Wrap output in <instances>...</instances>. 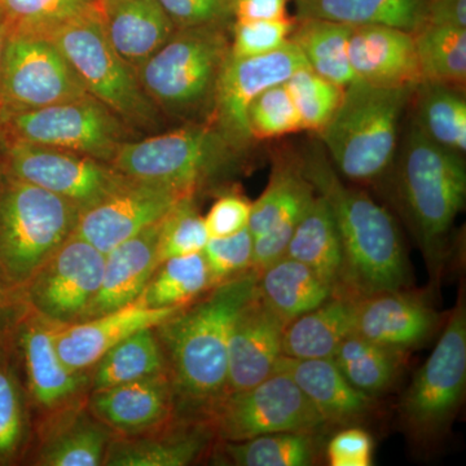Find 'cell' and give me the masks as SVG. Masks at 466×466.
<instances>
[{
	"label": "cell",
	"instance_id": "1",
	"mask_svg": "<svg viewBox=\"0 0 466 466\" xmlns=\"http://www.w3.org/2000/svg\"><path fill=\"white\" fill-rule=\"evenodd\" d=\"M254 269L217 285L155 328L179 415L198 417L226 392L233 324L257 293Z\"/></svg>",
	"mask_w": 466,
	"mask_h": 466
},
{
	"label": "cell",
	"instance_id": "2",
	"mask_svg": "<svg viewBox=\"0 0 466 466\" xmlns=\"http://www.w3.org/2000/svg\"><path fill=\"white\" fill-rule=\"evenodd\" d=\"M315 192L329 205L343 248L341 284L334 296L360 299L385 290L408 289L410 262L397 222L370 196L350 187L324 150L299 158Z\"/></svg>",
	"mask_w": 466,
	"mask_h": 466
},
{
	"label": "cell",
	"instance_id": "3",
	"mask_svg": "<svg viewBox=\"0 0 466 466\" xmlns=\"http://www.w3.org/2000/svg\"><path fill=\"white\" fill-rule=\"evenodd\" d=\"M401 214L438 281L450 256L451 232L466 200L464 156L444 148L413 122L397 171Z\"/></svg>",
	"mask_w": 466,
	"mask_h": 466
},
{
	"label": "cell",
	"instance_id": "4",
	"mask_svg": "<svg viewBox=\"0 0 466 466\" xmlns=\"http://www.w3.org/2000/svg\"><path fill=\"white\" fill-rule=\"evenodd\" d=\"M413 90L358 79L345 86L339 108L318 133L337 173L357 184L375 183L388 173Z\"/></svg>",
	"mask_w": 466,
	"mask_h": 466
},
{
	"label": "cell",
	"instance_id": "5",
	"mask_svg": "<svg viewBox=\"0 0 466 466\" xmlns=\"http://www.w3.org/2000/svg\"><path fill=\"white\" fill-rule=\"evenodd\" d=\"M81 208L0 167V275L20 291L76 231ZM21 299V297H20Z\"/></svg>",
	"mask_w": 466,
	"mask_h": 466
},
{
	"label": "cell",
	"instance_id": "6",
	"mask_svg": "<svg viewBox=\"0 0 466 466\" xmlns=\"http://www.w3.org/2000/svg\"><path fill=\"white\" fill-rule=\"evenodd\" d=\"M229 47L226 25L177 29L140 66L137 78L153 103L167 112H200L213 106Z\"/></svg>",
	"mask_w": 466,
	"mask_h": 466
},
{
	"label": "cell",
	"instance_id": "7",
	"mask_svg": "<svg viewBox=\"0 0 466 466\" xmlns=\"http://www.w3.org/2000/svg\"><path fill=\"white\" fill-rule=\"evenodd\" d=\"M47 39L69 61L87 94L108 106L127 127L147 131L158 127V106L110 45L99 7L58 27Z\"/></svg>",
	"mask_w": 466,
	"mask_h": 466
},
{
	"label": "cell",
	"instance_id": "8",
	"mask_svg": "<svg viewBox=\"0 0 466 466\" xmlns=\"http://www.w3.org/2000/svg\"><path fill=\"white\" fill-rule=\"evenodd\" d=\"M466 390V303L460 291L440 339L413 376L400 404V422L419 446L440 443L458 415Z\"/></svg>",
	"mask_w": 466,
	"mask_h": 466
},
{
	"label": "cell",
	"instance_id": "9",
	"mask_svg": "<svg viewBox=\"0 0 466 466\" xmlns=\"http://www.w3.org/2000/svg\"><path fill=\"white\" fill-rule=\"evenodd\" d=\"M240 153L211 124L189 125L119 147L112 167L134 179L195 195L233 167Z\"/></svg>",
	"mask_w": 466,
	"mask_h": 466
},
{
	"label": "cell",
	"instance_id": "10",
	"mask_svg": "<svg viewBox=\"0 0 466 466\" xmlns=\"http://www.w3.org/2000/svg\"><path fill=\"white\" fill-rule=\"evenodd\" d=\"M216 441H240L272 433H311L329 425L289 376L274 372L257 385L226 392L196 417Z\"/></svg>",
	"mask_w": 466,
	"mask_h": 466
},
{
	"label": "cell",
	"instance_id": "11",
	"mask_svg": "<svg viewBox=\"0 0 466 466\" xmlns=\"http://www.w3.org/2000/svg\"><path fill=\"white\" fill-rule=\"evenodd\" d=\"M0 140L73 150L112 164L128 139L127 125L95 97H78L46 108L0 112Z\"/></svg>",
	"mask_w": 466,
	"mask_h": 466
},
{
	"label": "cell",
	"instance_id": "12",
	"mask_svg": "<svg viewBox=\"0 0 466 466\" xmlns=\"http://www.w3.org/2000/svg\"><path fill=\"white\" fill-rule=\"evenodd\" d=\"M106 254L73 233L20 291L24 306L58 327L84 320L103 279Z\"/></svg>",
	"mask_w": 466,
	"mask_h": 466
},
{
	"label": "cell",
	"instance_id": "13",
	"mask_svg": "<svg viewBox=\"0 0 466 466\" xmlns=\"http://www.w3.org/2000/svg\"><path fill=\"white\" fill-rule=\"evenodd\" d=\"M87 95L54 43L39 36H7L0 67V112L41 109Z\"/></svg>",
	"mask_w": 466,
	"mask_h": 466
},
{
	"label": "cell",
	"instance_id": "14",
	"mask_svg": "<svg viewBox=\"0 0 466 466\" xmlns=\"http://www.w3.org/2000/svg\"><path fill=\"white\" fill-rule=\"evenodd\" d=\"M0 167L9 174L84 208L99 201L125 179L108 162L73 152L0 140Z\"/></svg>",
	"mask_w": 466,
	"mask_h": 466
},
{
	"label": "cell",
	"instance_id": "15",
	"mask_svg": "<svg viewBox=\"0 0 466 466\" xmlns=\"http://www.w3.org/2000/svg\"><path fill=\"white\" fill-rule=\"evenodd\" d=\"M58 325L25 309L14 334V350L30 408L39 420L87 400L90 375L64 363L55 345Z\"/></svg>",
	"mask_w": 466,
	"mask_h": 466
},
{
	"label": "cell",
	"instance_id": "16",
	"mask_svg": "<svg viewBox=\"0 0 466 466\" xmlns=\"http://www.w3.org/2000/svg\"><path fill=\"white\" fill-rule=\"evenodd\" d=\"M309 66L299 48L288 41L259 56L227 58L214 94L211 125L241 153L250 146L248 112L251 103L272 86L284 84L297 70Z\"/></svg>",
	"mask_w": 466,
	"mask_h": 466
},
{
	"label": "cell",
	"instance_id": "17",
	"mask_svg": "<svg viewBox=\"0 0 466 466\" xmlns=\"http://www.w3.org/2000/svg\"><path fill=\"white\" fill-rule=\"evenodd\" d=\"M188 193L165 184L125 177L118 186L79 214L76 235L101 253L155 225Z\"/></svg>",
	"mask_w": 466,
	"mask_h": 466
},
{
	"label": "cell",
	"instance_id": "18",
	"mask_svg": "<svg viewBox=\"0 0 466 466\" xmlns=\"http://www.w3.org/2000/svg\"><path fill=\"white\" fill-rule=\"evenodd\" d=\"M315 196L299 159L275 165L265 191L251 202L248 228L254 238L253 269L262 272L283 258L299 218Z\"/></svg>",
	"mask_w": 466,
	"mask_h": 466
},
{
	"label": "cell",
	"instance_id": "19",
	"mask_svg": "<svg viewBox=\"0 0 466 466\" xmlns=\"http://www.w3.org/2000/svg\"><path fill=\"white\" fill-rule=\"evenodd\" d=\"M440 325L433 306L408 289L370 294L355 306L354 333L403 352L424 345Z\"/></svg>",
	"mask_w": 466,
	"mask_h": 466
},
{
	"label": "cell",
	"instance_id": "20",
	"mask_svg": "<svg viewBox=\"0 0 466 466\" xmlns=\"http://www.w3.org/2000/svg\"><path fill=\"white\" fill-rule=\"evenodd\" d=\"M287 324L257 289L233 324L226 392L245 390L274 373Z\"/></svg>",
	"mask_w": 466,
	"mask_h": 466
},
{
	"label": "cell",
	"instance_id": "21",
	"mask_svg": "<svg viewBox=\"0 0 466 466\" xmlns=\"http://www.w3.org/2000/svg\"><path fill=\"white\" fill-rule=\"evenodd\" d=\"M216 441L200 419L177 415L144 433L113 435L103 465L186 466L202 459Z\"/></svg>",
	"mask_w": 466,
	"mask_h": 466
},
{
	"label": "cell",
	"instance_id": "22",
	"mask_svg": "<svg viewBox=\"0 0 466 466\" xmlns=\"http://www.w3.org/2000/svg\"><path fill=\"white\" fill-rule=\"evenodd\" d=\"M180 309H153L137 300L100 317L58 328L55 345L67 367L88 372L119 342L146 328L157 327Z\"/></svg>",
	"mask_w": 466,
	"mask_h": 466
},
{
	"label": "cell",
	"instance_id": "23",
	"mask_svg": "<svg viewBox=\"0 0 466 466\" xmlns=\"http://www.w3.org/2000/svg\"><path fill=\"white\" fill-rule=\"evenodd\" d=\"M87 408L113 435L144 433L177 415L167 373L91 390Z\"/></svg>",
	"mask_w": 466,
	"mask_h": 466
},
{
	"label": "cell",
	"instance_id": "24",
	"mask_svg": "<svg viewBox=\"0 0 466 466\" xmlns=\"http://www.w3.org/2000/svg\"><path fill=\"white\" fill-rule=\"evenodd\" d=\"M30 464L100 466L113 433L87 408V400L38 420Z\"/></svg>",
	"mask_w": 466,
	"mask_h": 466
},
{
	"label": "cell",
	"instance_id": "25",
	"mask_svg": "<svg viewBox=\"0 0 466 466\" xmlns=\"http://www.w3.org/2000/svg\"><path fill=\"white\" fill-rule=\"evenodd\" d=\"M349 60L358 81L398 87H416L422 82L415 35L397 27H352Z\"/></svg>",
	"mask_w": 466,
	"mask_h": 466
},
{
	"label": "cell",
	"instance_id": "26",
	"mask_svg": "<svg viewBox=\"0 0 466 466\" xmlns=\"http://www.w3.org/2000/svg\"><path fill=\"white\" fill-rule=\"evenodd\" d=\"M274 372L289 376L329 426L355 424L375 410L376 398L352 386L332 358L294 359L281 355Z\"/></svg>",
	"mask_w": 466,
	"mask_h": 466
},
{
	"label": "cell",
	"instance_id": "27",
	"mask_svg": "<svg viewBox=\"0 0 466 466\" xmlns=\"http://www.w3.org/2000/svg\"><path fill=\"white\" fill-rule=\"evenodd\" d=\"M159 223L161 220L106 254L99 291L84 320L125 308L142 296L158 267Z\"/></svg>",
	"mask_w": 466,
	"mask_h": 466
},
{
	"label": "cell",
	"instance_id": "28",
	"mask_svg": "<svg viewBox=\"0 0 466 466\" xmlns=\"http://www.w3.org/2000/svg\"><path fill=\"white\" fill-rule=\"evenodd\" d=\"M97 7L106 38L135 73L177 30L158 0H97Z\"/></svg>",
	"mask_w": 466,
	"mask_h": 466
},
{
	"label": "cell",
	"instance_id": "29",
	"mask_svg": "<svg viewBox=\"0 0 466 466\" xmlns=\"http://www.w3.org/2000/svg\"><path fill=\"white\" fill-rule=\"evenodd\" d=\"M357 299L332 296L285 327L281 355L294 359L333 358L339 343L354 332Z\"/></svg>",
	"mask_w": 466,
	"mask_h": 466
},
{
	"label": "cell",
	"instance_id": "30",
	"mask_svg": "<svg viewBox=\"0 0 466 466\" xmlns=\"http://www.w3.org/2000/svg\"><path fill=\"white\" fill-rule=\"evenodd\" d=\"M284 256L308 266L332 288L333 296L337 293L343 272L341 236L329 205L318 193L299 218Z\"/></svg>",
	"mask_w": 466,
	"mask_h": 466
},
{
	"label": "cell",
	"instance_id": "31",
	"mask_svg": "<svg viewBox=\"0 0 466 466\" xmlns=\"http://www.w3.org/2000/svg\"><path fill=\"white\" fill-rule=\"evenodd\" d=\"M296 20L320 18L350 26L382 25L415 34L428 24L429 0H293Z\"/></svg>",
	"mask_w": 466,
	"mask_h": 466
},
{
	"label": "cell",
	"instance_id": "32",
	"mask_svg": "<svg viewBox=\"0 0 466 466\" xmlns=\"http://www.w3.org/2000/svg\"><path fill=\"white\" fill-rule=\"evenodd\" d=\"M257 289L260 299L287 323L333 296L332 288L311 268L285 256L259 272Z\"/></svg>",
	"mask_w": 466,
	"mask_h": 466
},
{
	"label": "cell",
	"instance_id": "33",
	"mask_svg": "<svg viewBox=\"0 0 466 466\" xmlns=\"http://www.w3.org/2000/svg\"><path fill=\"white\" fill-rule=\"evenodd\" d=\"M32 413L12 342L0 351V466L16 465L29 455Z\"/></svg>",
	"mask_w": 466,
	"mask_h": 466
},
{
	"label": "cell",
	"instance_id": "34",
	"mask_svg": "<svg viewBox=\"0 0 466 466\" xmlns=\"http://www.w3.org/2000/svg\"><path fill=\"white\" fill-rule=\"evenodd\" d=\"M404 355L406 352L386 348L352 332L339 343L332 359L352 386L377 398L397 382Z\"/></svg>",
	"mask_w": 466,
	"mask_h": 466
},
{
	"label": "cell",
	"instance_id": "35",
	"mask_svg": "<svg viewBox=\"0 0 466 466\" xmlns=\"http://www.w3.org/2000/svg\"><path fill=\"white\" fill-rule=\"evenodd\" d=\"M167 373V358L155 328L119 342L88 370L90 391Z\"/></svg>",
	"mask_w": 466,
	"mask_h": 466
},
{
	"label": "cell",
	"instance_id": "36",
	"mask_svg": "<svg viewBox=\"0 0 466 466\" xmlns=\"http://www.w3.org/2000/svg\"><path fill=\"white\" fill-rule=\"evenodd\" d=\"M352 27L320 18H305L296 20L289 39L317 75L345 87L357 81L349 60Z\"/></svg>",
	"mask_w": 466,
	"mask_h": 466
},
{
	"label": "cell",
	"instance_id": "37",
	"mask_svg": "<svg viewBox=\"0 0 466 466\" xmlns=\"http://www.w3.org/2000/svg\"><path fill=\"white\" fill-rule=\"evenodd\" d=\"M415 124L426 137L444 148L466 152V99L464 92L451 86L425 82L412 92Z\"/></svg>",
	"mask_w": 466,
	"mask_h": 466
},
{
	"label": "cell",
	"instance_id": "38",
	"mask_svg": "<svg viewBox=\"0 0 466 466\" xmlns=\"http://www.w3.org/2000/svg\"><path fill=\"white\" fill-rule=\"evenodd\" d=\"M318 435L272 433L240 441H217L216 460L236 466H309L317 461Z\"/></svg>",
	"mask_w": 466,
	"mask_h": 466
},
{
	"label": "cell",
	"instance_id": "39",
	"mask_svg": "<svg viewBox=\"0 0 466 466\" xmlns=\"http://www.w3.org/2000/svg\"><path fill=\"white\" fill-rule=\"evenodd\" d=\"M211 288L207 260L201 251L159 263L137 300L153 309L184 308Z\"/></svg>",
	"mask_w": 466,
	"mask_h": 466
},
{
	"label": "cell",
	"instance_id": "40",
	"mask_svg": "<svg viewBox=\"0 0 466 466\" xmlns=\"http://www.w3.org/2000/svg\"><path fill=\"white\" fill-rule=\"evenodd\" d=\"M413 35L422 81L464 88L466 29L428 23Z\"/></svg>",
	"mask_w": 466,
	"mask_h": 466
},
{
	"label": "cell",
	"instance_id": "41",
	"mask_svg": "<svg viewBox=\"0 0 466 466\" xmlns=\"http://www.w3.org/2000/svg\"><path fill=\"white\" fill-rule=\"evenodd\" d=\"M95 8L97 0H0L7 36L47 38Z\"/></svg>",
	"mask_w": 466,
	"mask_h": 466
},
{
	"label": "cell",
	"instance_id": "42",
	"mask_svg": "<svg viewBox=\"0 0 466 466\" xmlns=\"http://www.w3.org/2000/svg\"><path fill=\"white\" fill-rule=\"evenodd\" d=\"M284 84L299 112L302 130L314 133L330 121L345 88L317 75L309 66L297 70Z\"/></svg>",
	"mask_w": 466,
	"mask_h": 466
},
{
	"label": "cell",
	"instance_id": "43",
	"mask_svg": "<svg viewBox=\"0 0 466 466\" xmlns=\"http://www.w3.org/2000/svg\"><path fill=\"white\" fill-rule=\"evenodd\" d=\"M208 238L204 217L196 207V196L183 198L159 223L158 265L174 257L201 253Z\"/></svg>",
	"mask_w": 466,
	"mask_h": 466
},
{
	"label": "cell",
	"instance_id": "44",
	"mask_svg": "<svg viewBox=\"0 0 466 466\" xmlns=\"http://www.w3.org/2000/svg\"><path fill=\"white\" fill-rule=\"evenodd\" d=\"M251 139H271L302 130L299 112L285 84L272 86L251 103L248 112Z\"/></svg>",
	"mask_w": 466,
	"mask_h": 466
},
{
	"label": "cell",
	"instance_id": "45",
	"mask_svg": "<svg viewBox=\"0 0 466 466\" xmlns=\"http://www.w3.org/2000/svg\"><path fill=\"white\" fill-rule=\"evenodd\" d=\"M253 241L248 227L226 238H208L202 254L213 288L253 269Z\"/></svg>",
	"mask_w": 466,
	"mask_h": 466
},
{
	"label": "cell",
	"instance_id": "46",
	"mask_svg": "<svg viewBox=\"0 0 466 466\" xmlns=\"http://www.w3.org/2000/svg\"><path fill=\"white\" fill-rule=\"evenodd\" d=\"M296 18L279 20L233 21L229 56L244 58L259 56L278 50L289 41Z\"/></svg>",
	"mask_w": 466,
	"mask_h": 466
},
{
	"label": "cell",
	"instance_id": "47",
	"mask_svg": "<svg viewBox=\"0 0 466 466\" xmlns=\"http://www.w3.org/2000/svg\"><path fill=\"white\" fill-rule=\"evenodd\" d=\"M175 29L233 23L228 0H158Z\"/></svg>",
	"mask_w": 466,
	"mask_h": 466
},
{
	"label": "cell",
	"instance_id": "48",
	"mask_svg": "<svg viewBox=\"0 0 466 466\" xmlns=\"http://www.w3.org/2000/svg\"><path fill=\"white\" fill-rule=\"evenodd\" d=\"M373 456V438L359 426L343 429L327 444L328 464L332 466H370Z\"/></svg>",
	"mask_w": 466,
	"mask_h": 466
},
{
	"label": "cell",
	"instance_id": "49",
	"mask_svg": "<svg viewBox=\"0 0 466 466\" xmlns=\"http://www.w3.org/2000/svg\"><path fill=\"white\" fill-rule=\"evenodd\" d=\"M251 201L244 196L228 193L214 202L205 226L210 238H226L247 228L249 223Z\"/></svg>",
	"mask_w": 466,
	"mask_h": 466
},
{
	"label": "cell",
	"instance_id": "50",
	"mask_svg": "<svg viewBox=\"0 0 466 466\" xmlns=\"http://www.w3.org/2000/svg\"><path fill=\"white\" fill-rule=\"evenodd\" d=\"M24 311L25 306L20 296L8 287L0 275V351L11 348L15 330Z\"/></svg>",
	"mask_w": 466,
	"mask_h": 466
},
{
	"label": "cell",
	"instance_id": "51",
	"mask_svg": "<svg viewBox=\"0 0 466 466\" xmlns=\"http://www.w3.org/2000/svg\"><path fill=\"white\" fill-rule=\"evenodd\" d=\"M289 0H232L233 21L279 20L288 16Z\"/></svg>",
	"mask_w": 466,
	"mask_h": 466
},
{
	"label": "cell",
	"instance_id": "52",
	"mask_svg": "<svg viewBox=\"0 0 466 466\" xmlns=\"http://www.w3.org/2000/svg\"><path fill=\"white\" fill-rule=\"evenodd\" d=\"M428 23L466 29V0H429Z\"/></svg>",
	"mask_w": 466,
	"mask_h": 466
},
{
	"label": "cell",
	"instance_id": "53",
	"mask_svg": "<svg viewBox=\"0 0 466 466\" xmlns=\"http://www.w3.org/2000/svg\"><path fill=\"white\" fill-rule=\"evenodd\" d=\"M5 41H7V30H5V18H3L2 12H0V67H2Z\"/></svg>",
	"mask_w": 466,
	"mask_h": 466
},
{
	"label": "cell",
	"instance_id": "54",
	"mask_svg": "<svg viewBox=\"0 0 466 466\" xmlns=\"http://www.w3.org/2000/svg\"><path fill=\"white\" fill-rule=\"evenodd\" d=\"M229 3H232V0H228Z\"/></svg>",
	"mask_w": 466,
	"mask_h": 466
}]
</instances>
